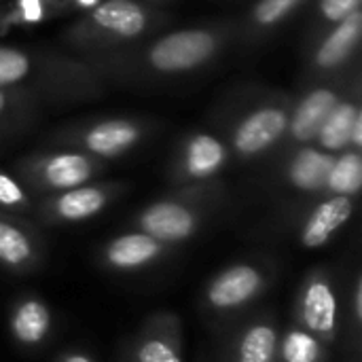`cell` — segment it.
<instances>
[{"mask_svg":"<svg viewBox=\"0 0 362 362\" xmlns=\"http://www.w3.org/2000/svg\"><path fill=\"white\" fill-rule=\"evenodd\" d=\"M57 329L53 308L36 293H21L6 312V333L25 354H36L49 346Z\"/></svg>","mask_w":362,"mask_h":362,"instance_id":"obj_9","label":"cell"},{"mask_svg":"<svg viewBox=\"0 0 362 362\" xmlns=\"http://www.w3.org/2000/svg\"><path fill=\"white\" fill-rule=\"evenodd\" d=\"M341 98L337 95V91L329 89V87H318L312 89L295 108L293 117H288V127L286 132L291 134V138L295 142H312L316 140L322 123L327 121V117L331 115V110L337 106Z\"/></svg>","mask_w":362,"mask_h":362,"instance_id":"obj_17","label":"cell"},{"mask_svg":"<svg viewBox=\"0 0 362 362\" xmlns=\"http://www.w3.org/2000/svg\"><path fill=\"white\" fill-rule=\"evenodd\" d=\"M218 51V38L204 28L176 30L161 36L148 49V64L161 74H180L210 62Z\"/></svg>","mask_w":362,"mask_h":362,"instance_id":"obj_7","label":"cell"},{"mask_svg":"<svg viewBox=\"0 0 362 362\" xmlns=\"http://www.w3.org/2000/svg\"><path fill=\"white\" fill-rule=\"evenodd\" d=\"M352 362H361V358H358V354L354 356V361H352Z\"/></svg>","mask_w":362,"mask_h":362,"instance_id":"obj_31","label":"cell"},{"mask_svg":"<svg viewBox=\"0 0 362 362\" xmlns=\"http://www.w3.org/2000/svg\"><path fill=\"white\" fill-rule=\"evenodd\" d=\"M174 250L176 246L165 244L144 231L132 229L106 240L95 252V263L108 274L129 276L157 267Z\"/></svg>","mask_w":362,"mask_h":362,"instance_id":"obj_6","label":"cell"},{"mask_svg":"<svg viewBox=\"0 0 362 362\" xmlns=\"http://www.w3.org/2000/svg\"><path fill=\"white\" fill-rule=\"evenodd\" d=\"M32 70L34 64L28 53L13 47H0V87H11L25 81Z\"/></svg>","mask_w":362,"mask_h":362,"instance_id":"obj_24","label":"cell"},{"mask_svg":"<svg viewBox=\"0 0 362 362\" xmlns=\"http://www.w3.org/2000/svg\"><path fill=\"white\" fill-rule=\"evenodd\" d=\"M361 2L362 0H320V13L327 21L337 23L354 11H361Z\"/></svg>","mask_w":362,"mask_h":362,"instance_id":"obj_27","label":"cell"},{"mask_svg":"<svg viewBox=\"0 0 362 362\" xmlns=\"http://www.w3.org/2000/svg\"><path fill=\"white\" fill-rule=\"evenodd\" d=\"M53 362H100L95 358V354H91L85 348H68L64 352H59Z\"/></svg>","mask_w":362,"mask_h":362,"instance_id":"obj_28","label":"cell"},{"mask_svg":"<svg viewBox=\"0 0 362 362\" xmlns=\"http://www.w3.org/2000/svg\"><path fill=\"white\" fill-rule=\"evenodd\" d=\"M331 361V346L314 337L312 333L303 331L301 327L293 325L280 333L278 344V358L276 362H329Z\"/></svg>","mask_w":362,"mask_h":362,"instance_id":"obj_20","label":"cell"},{"mask_svg":"<svg viewBox=\"0 0 362 362\" xmlns=\"http://www.w3.org/2000/svg\"><path fill=\"white\" fill-rule=\"evenodd\" d=\"M32 208L28 189L6 172H0V210L23 214Z\"/></svg>","mask_w":362,"mask_h":362,"instance_id":"obj_25","label":"cell"},{"mask_svg":"<svg viewBox=\"0 0 362 362\" xmlns=\"http://www.w3.org/2000/svg\"><path fill=\"white\" fill-rule=\"evenodd\" d=\"M227 163V146L212 134L193 136L180 155L176 178L182 182L204 185L214 178Z\"/></svg>","mask_w":362,"mask_h":362,"instance_id":"obj_15","label":"cell"},{"mask_svg":"<svg viewBox=\"0 0 362 362\" xmlns=\"http://www.w3.org/2000/svg\"><path fill=\"white\" fill-rule=\"evenodd\" d=\"M276 280V265L267 259H244L210 276L199 295L204 318L216 329L238 325L267 295Z\"/></svg>","mask_w":362,"mask_h":362,"instance_id":"obj_1","label":"cell"},{"mask_svg":"<svg viewBox=\"0 0 362 362\" xmlns=\"http://www.w3.org/2000/svg\"><path fill=\"white\" fill-rule=\"evenodd\" d=\"M142 138L138 123L129 119H106L83 134V146L93 157H119L132 151Z\"/></svg>","mask_w":362,"mask_h":362,"instance_id":"obj_16","label":"cell"},{"mask_svg":"<svg viewBox=\"0 0 362 362\" xmlns=\"http://www.w3.org/2000/svg\"><path fill=\"white\" fill-rule=\"evenodd\" d=\"M214 202V187H208L206 182L193 185L142 208L132 218V229L144 231L165 244L182 246L204 229Z\"/></svg>","mask_w":362,"mask_h":362,"instance_id":"obj_2","label":"cell"},{"mask_svg":"<svg viewBox=\"0 0 362 362\" xmlns=\"http://www.w3.org/2000/svg\"><path fill=\"white\" fill-rule=\"evenodd\" d=\"M76 4H81V6H95L98 0H76Z\"/></svg>","mask_w":362,"mask_h":362,"instance_id":"obj_30","label":"cell"},{"mask_svg":"<svg viewBox=\"0 0 362 362\" xmlns=\"http://www.w3.org/2000/svg\"><path fill=\"white\" fill-rule=\"evenodd\" d=\"M356 210V197L348 195H325L305 214L295 227V240L305 250H320L329 246L337 233L350 223Z\"/></svg>","mask_w":362,"mask_h":362,"instance_id":"obj_12","label":"cell"},{"mask_svg":"<svg viewBox=\"0 0 362 362\" xmlns=\"http://www.w3.org/2000/svg\"><path fill=\"white\" fill-rule=\"evenodd\" d=\"M123 185L87 182L68 191L51 193L38 206V218L45 225H76L102 214L119 195Z\"/></svg>","mask_w":362,"mask_h":362,"instance_id":"obj_8","label":"cell"},{"mask_svg":"<svg viewBox=\"0 0 362 362\" xmlns=\"http://www.w3.org/2000/svg\"><path fill=\"white\" fill-rule=\"evenodd\" d=\"M21 19H40L42 17V4L40 0H23L19 6Z\"/></svg>","mask_w":362,"mask_h":362,"instance_id":"obj_29","label":"cell"},{"mask_svg":"<svg viewBox=\"0 0 362 362\" xmlns=\"http://www.w3.org/2000/svg\"><path fill=\"white\" fill-rule=\"evenodd\" d=\"M361 108L348 100H339L337 106L331 110L327 121L322 123L316 140L322 151L327 153H341L350 148V138H352V127L356 119L361 117Z\"/></svg>","mask_w":362,"mask_h":362,"instance_id":"obj_21","label":"cell"},{"mask_svg":"<svg viewBox=\"0 0 362 362\" xmlns=\"http://www.w3.org/2000/svg\"><path fill=\"white\" fill-rule=\"evenodd\" d=\"M362 187V157L358 151H341L329 170L325 193L327 195H348L358 197Z\"/></svg>","mask_w":362,"mask_h":362,"instance_id":"obj_22","label":"cell"},{"mask_svg":"<svg viewBox=\"0 0 362 362\" xmlns=\"http://www.w3.org/2000/svg\"><path fill=\"white\" fill-rule=\"evenodd\" d=\"M303 0H259L252 19L261 28H272L280 21H284Z\"/></svg>","mask_w":362,"mask_h":362,"instance_id":"obj_26","label":"cell"},{"mask_svg":"<svg viewBox=\"0 0 362 362\" xmlns=\"http://www.w3.org/2000/svg\"><path fill=\"white\" fill-rule=\"evenodd\" d=\"M89 23L112 40H132L146 32L148 13L136 0H104L93 6Z\"/></svg>","mask_w":362,"mask_h":362,"instance_id":"obj_14","label":"cell"},{"mask_svg":"<svg viewBox=\"0 0 362 362\" xmlns=\"http://www.w3.org/2000/svg\"><path fill=\"white\" fill-rule=\"evenodd\" d=\"M280 333L282 329L274 312L248 314L229 333L221 362H276Z\"/></svg>","mask_w":362,"mask_h":362,"instance_id":"obj_10","label":"cell"},{"mask_svg":"<svg viewBox=\"0 0 362 362\" xmlns=\"http://www.w3.org/2000/svg\"><path fill=\"white\" fill-rule=\"evenodd\" d=\"M47 263V242L23 214L0 210V269L11 276H32Z\"/></svg>","mask_w":362,"mask_h":362,"instance_id":"obj_5","label":"cell"},{"mask_svg":"<svg viewBox=\"0 0 362 362\" xmlns=\"http://www.w3.org/2000/svg\"><path fill=\"white\" fill-rule=\"evenodd\" d=\"M346 333L350 339V350L354 354L361 352L362 344V272L352 274L350 286L346 288Z\"/></svg>","mask_w":362,"mask_h":362,"instance_id":"obj_23","label":"cell"},{"mask_svg":"<svg viewBox=\"0 0 362 362\" xmlns=\"http://www.w3.org/2000/svg\"><path fill=\"white\" fill-rule=\"evenodd\" d=\"M335 155L322 151V148H312L305 146L295 153V157L288 161L286 168V178L288 185L301 193H325L327 176L333 165Z\"/></svg>","mask_w":362,"mask_h":362,"instance_id":"obj_18","label":"cell"},{"mask_svg":"<svg viewBox=\"0 0 362 362\" xmlns=\"http://www.w3.org/2000/svg\"><path fill=\"white\" fill-rule=\"evenodd\" d=\"M121 362H185V327L174 312H153L121 350Z\"/></svg>","mask_w":362,"mask_h":362,"instance_id":"obj_4","label":"cell"},{"mask_svg":"<svg viewBox=\"0 0 362 362\" xmlns=\"http://www.w3.org/2000/svg\"><path fill=\"white\" fill-rule=\"evenodd\" d=\"M98 172V161L85 153H55L23 165L25 182L49 195L87 185Z\"/></svg>","mask_w":362,"mask_h":362,"instance_id":"obj_11","label":"cell"},{"mask_svg":"<svg viewBox=\"0 0 362 362\" xmlns=\"http://www.w3.org/2000/svg\"><path fill=\"white\" fill-rule=\"evenodd\" d=\"M362 34V11H354L346 19L337 21L331 34L320 42L316 51V66L322 70H335L344 62L350 59L354 49L358 47Z\"/></svg>","mask_w":362,"mask_h":362,"instance_id":"obj_19","label":"cell"},{"mask_svg":"<svg viewBox=\"0 0 362 362\" xmlns=\"http://www.w3.org/2000/svg\"><path fill=\"white\" fill-rule=\"evenodd\" d=\"M293 325L312 333L327 346H335L339 339L341 310H339V286L337 274L329 267L310 269L293 301Z\"/></svg>","mask_w":362,"mask_h":362,"instance_id":"obj_3","label":"cell"},{"mask_svg":"<svg viewBox=\"0 0 362 362\" xmlns=\"http://www.w3.org/2000/svg\"><path fill=\"white\" fill-rule=\"evenodd\" d=\"M288 127V112L278 106H263L246 115L233 132V148L242 157H257L269 151Z\"/></svg>","mask_w":362,"mask_h":362,"instance_id":"obj_13","label":"cell"}]
</instances>
